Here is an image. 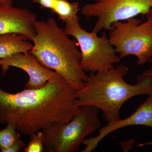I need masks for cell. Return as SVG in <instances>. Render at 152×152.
I'll return each mask as SVG.
<instances>
[{"instance_id":"19","label":"cell","mask_w":152,"mask_h":152,"mask_svg":"<svg viewBox=\"0 0 152 152\" xmlns=\"http://www.w3.org/2000/svg\"><path fill=\"white\" fill-rule=\"evenodd\" d=\"M143 73L146 74L150 76L152 78V65L151 66L149 69H148L147 70L145 71Z\"/></svg>"},{"instance_id":"8","label":"cell","mask_w":152,"mask_h":152,"mask_svg":"<svg viewBox=\"0 0 152 152\" xmlns=\"http://www.w3.org/2000/svg\"><path fill=\"white\" fill-rule=\"evenodd\" d=\"M3 75L10 67L24 71L29 76V80L25 87L27 89H37L44 86L56 74L54 71L45 67L39 62L34 56L29 53H16L10 56L0 59Z\"/></svg>"},{"instance_id":"6","label":"cell","mask_w":152,"mask_h":152,"mask_svg":"<svg viewBox=\"0 0 152 152\" xmlns=\"http://www.w3.org/2000/svg\"><path fill=\"white\" fill-rule=\"evenodd\" d=\"M109 37L120 58L129 56L137 58L138 65L152 62V24L135 18L114 22L111 25Z\"/></svg>"},{"instance_id":"7","label":"cell","mask_w":152,"mask_h":152,"mask_svg":"<svg viewBox=\"0 0 152 152\" xmlns=\"http://www.w3.org/2000/svg\"><path fill=\"white\" fill-rule=\"evenodd\" d=\"M86 4L81 13L86 18H96L93 31L111 29L114 22L126 20L139 15H145L152 8V0H93Z\"/></svg>"},{"instance_id":"12","label":"cell","mask_w":152,"mask_h":152,"mask_svg":"<svg viewBox=\"0 0 152 152\" xmlns=\"http://www.w3.org/2000/svg\"><path fill=\"white\" fill-rule=\"evenodd\" d=\"M80 10L78 2H70L69 0H57L54 8L51 11L58 15L59 18L64 23L68 20L77 16Z\"/></svg>"},{"instance_id":"4","label":"cell","mask_w":152,"mask_h":152,"mask_svg":"<svg viewBox=\"0 0 152 152\" xmlns=\"http://www.w3.org/2000/svg\"><path fill=\"white\" fill-rule=\"evenodd\" d=\"M99 111L92 106H82L68 122L55 123L45 128L42 131L44 149L48 152L78 151L87 137L102 127Z\"/></svg>"},{"instance_id":"16","label":"cell","mask_w":152,"mask_h":152,"mask_svg":"<svg viewBox=\"0 0 152 152\" xmlns=\"http://www.w3.org/2000/svg\"><path fill=\"white\" fill-rule=\"evenodd\" d=\"M26 145L21 140H19L9 147L4 152H20Z\"/></svg>"},{"instance_id":"9","label":"cell","mask_w":152,"mask_h":152,"mask_svg":"<svg viewBox=\"0 0 152 152\" xmlns=\"http://www.w3.org/2000/svg\"><path fill=\"white\" fill-rule=\"evenodd\" d=\"M140 125L152 128V95L136 109L131 116L124 119L108 123L99 130V134L95 137L85 139L83 144L85 146L82 152H91L97 147L106 136L117 130L131 126Z\"/></svg>"},{"instance_id":"1","label":"cell","mask_w":152,"mask_h":152,"mask_svg":"<svg viewBox=\"0 0 152 152\" xmlns=\"http://www.w3.org/2000/svg\"><path fill=\"white\" fill-rule=\"evenodd\" d=\"M76 91L57 73L46 84L16 93L0 88V124H13L20 134L31 136L53 124L69 121L80 107Z\"/></svg>"},{"instance_id":"11","label":"cell","mask_w":152,"mask_h":152,"mask_svg":"<svg viewBox=\"0 0 152 152\" xmlns=\"http://www.w3.org/2000/svg\"><path fill=\"white\" fill-rule=\"evenodd\" d=\"M28 39L23 35L16 33L0 35V59L16 53H28L33 44Z\"/></svg>"},{"instance_id":"17","label":"cell","mask_w":152,"mask_h":152,"mask_svg":"<svg viewBox=\"0 0 152 152\" xmlns=\"http://www.w3.org/2000/svg\"><path fill=\"white\" fill-rule=\"evenodd\" d=\"M145 16L147 20L150 21L152 24V8Z\"/></svg>"},{"instance_id":"10","label":"cell","mask_w":152,"mask_h":152,"mask_svg":"<svg viewBox=\"0 0 152 152\" xmlns=\"http://www.w3.org/2000/svg\"><path fill=\"white\" fill-rule=\"evenodd\" d=\"M37 20L35 14L27 9L0 4V35L21 34L31 41L36 35Z\"/></svg>"},{"instance_id":"2","label":"cell","mask_w":152,"mask_h":152,"mask_svg":"<svg viewBox=\"0 0 152 152\" xmlns=\"http://www.w3.org/2000/svg\"><path fill=\"white\" fill-rule=\"evenodd\" d=\"M129 71L121 64L90 74L83 88L76 91L77 105L92 106L101 110L107 123L121 119L120 110L127 101L136 96L152 95V78L143 73L135 85L129 84L124 80Z\"/></svg>"},{"instance_id":"5","label":"cell","mask_w":152,"mask_h":152,"mask_svg":"<svg viewBox=\"0 0 152 152\" xmlns=\"http://www.w3.org/2000/svg\"><path fill=\"white\" fill-rule=\"evenodd\" d=\"M64 30L68 36H72L80 48L81 53V67L85 72L95 73L109 69L120 62L121 59L117 55L104 32L98 37L94 32H88L81 27L78 16L65 22Z\"/></svg>"},{"instance_id":"15","label":"cell","mask_w":152,"mask_h":152,"mask_svg":"<svg viewBox=\"0 0 152 152\" xmlns=\"http://www.w3.org/2000/svg\"><path fill=\"white\" fill-rule=\"evenodd\" d=\"M57 0H32V2L37 4L42 8L48 9L53 10L56 3Z\"/></svg>"},{"instance_id":"13","label":"cell","mask_w":152,"mask_h":152,"mask_svg":"<svg viewBox=\"0 0 152 152\" xmlns=\"http://www.w3.org/2000/svg\"><path fill=\"white\" fill-rule=\"evenodd\" d=\"M6 127L0 130V151L4 152L14 143L20 140V133L13 124L9 123Z\"/></svg>"},{"instance_id":"18","label":"cell","mask_w":152,"mask_h":152,"mask_svg":"<svg viewBox=\"0 0 152 152\" xmlns=\"http://www.w3.org/2000/svg\"><path fill=\"white\" fill-rule=\"evenodd\" d=\"M0 4L12 5L13 0H0Z\"/></svg>"},{"instance_id":"3","label":"cell","mask_w":152,"mask_h":152,"mask_svg":"<svg viewBox=\"0 0 152 152\" xmlns=\"http://www.w3.org/2000/svg\"><path fill=\"white\" fill-rule=\"evenodd\" d=\"M35 28L33 48L29 53L42 66L61 76L76 91L83 88L89 76L81 67V53L76 40L69 39L51 17L37 20Z\"/></svg>"},{"instance_id":"14","label":"cell","mask_w":152,"mask_h":152,"mask_svg":"<svg viewBox=\"0 0 152 152\" xmlns=\"http://www.w3.org/2000/svg\"><path fill=\"white\" fill-rule=\"evenodd\" d=\"M30 141L24 148L25 152H41L43 151V136L39 131L30 136Z\"/></svg>"}]
</instances>
